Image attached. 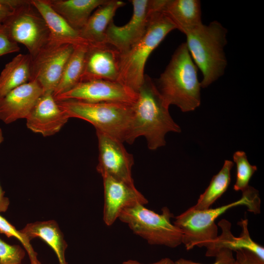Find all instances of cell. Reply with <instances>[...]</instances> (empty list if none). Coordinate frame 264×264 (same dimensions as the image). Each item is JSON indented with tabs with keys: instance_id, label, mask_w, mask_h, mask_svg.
Masks as SVG:
<instances>
[{
	"instance_id": "cell-15",
	"label": "cell",
	"mask_w": 264,
	"mask_h": 264,
	"mask_svg": "<svg viewBox=\"0 0 264 264\" xmlns=\"http://www.w3.org/2000/svg\"><path fill=\"white\" fill-rule=\"evenodd\" d=\"M69 118L58 105L53 93L44 92L26 118V126L46 137L59 132Z\"/></svg>"
},
{
	"instance_id": "cell-22",
	"label": "cell",
	"mask_w": 264,
	"mask_h": 264,
	"mask_svg": "<svg viewBox=\"0 0 264 264\" xmlns=\"http://www.w3.org/2000/svg\"><path fill=\"white\" fill-rule=\"evenodd\" d=\"M20 231L30 241L36 238L42 239L54 251L59 264H67L65 256L67 244L56 221L49 220L29 223Z\"/></svg>"
},
{
	"instance_id": "cell-1",
	"label": "cell",
	"mask_w": 264,
	"mask_h": 264,
	"mask_svg": "<svg viewBox=\"0 0 264 264\" xmlns=\"http://www.w3.org/2000/svg\"><path fill=\"white\" fill-rule=\"evenodd\" d=\"M137 98L132 105L131 130L126 142L132 144L144 136L148 148L155 150L166 144L169 132H180V127L174 121L155 83L147 75L137 91Z\"/></svg>"
},
{
	"instance_id": "cell-26",
	"label": "cell",
	"mask_w": 264,
	"mask_h": 264,
	"mask_svg": "<svg viewBox=\"0 0 264 264\" xmlns=\"http://www.w3.org/2000/svg\"><path fill=\"white\" fill-rule=\"evenodd\" d=\"M233 158L237 168L236 181L233 189L236 191L242 192L248 187L249 182L257 168L249 163L246 154L243 151L236 152Z\"/></svg>"
},
{
	"instance_id": "cell-23",
	"label": "cell",
	"mask_w": 264,
	"mask_h": 264,
	"mask_svg": "<svg viewBox=\"0 0 264 264\" xmlns=\"http://www.w3.org/2000/svg\"><path fill=\"white\" fill-rule=\"evenodd\" d=\"M31 56L19 54L6 64L0 74V99L31 81Z\"/></svg>"
},
{
	"instance_id": "cell-25",
	"label": "cell",
	"mask_w": 264,
	"mask_h": 264,
	"mask_svg": "<svg viewBox=\"0 0 264 264\" xmlns=\"http://www.w3.org/2000/svg\"><path fill=\"white\" fill-rule=\"evenodd\" d=\"M233 162L229 160L224 161L219 172L212 178L209 186L200 195L197 203L192 206L195 209L204 210L211 206L227 190L231 181V170Z\"/></svg>"
},
{
	"instance_id": "cell-30",
	"label": "cell",
	"mask_w": 264,
	"mask_h": 264,
	"mask_svg": "<svg viewBox=\"0 0 264 264\" xmlns=\"http://www.w3.org/2000/svg\"><path fill=\"white\" fill-rule=\"evenodd\" d=\"M26 0H0V25L12 16Z\"/></svg>"
},
{
	"instance_id": "cell-24",
	"label": "cell",
	"mask_w": 264,
	"mask_h": 264,
	"mask_svg": "<svg viewBox=\"0 0 264 264\" xmlns=\"http://www.w3.org/2000/svg\"><path fill=\"white\" fill-rule=\"evenodd\" d=\"M90 45H78L74 46V50L64 68L59 84L53 93L54 97L68 91L81 82L86 53Z\"/></svg>"
},
{
	"instance_id": "cell-29",
	"label": "cell",
	"mask_w": 264,
	"mask_h": 264,
	"mask_svg": "<svg viewBox=\"0 0 264 264\" xmlns=\"http://www.w3.org/2000/svg\"><path fill=\"white\" fill-rule=\"evenodd\" d=\"M20 50L18 44L11 39L4 25H0V57Z\"/></svg>"
},
{
	"instance_id": "cell-33",
	"label": "cell",
	"mask_w": 264,
	"mask_h": 264,
	"mask_svg": "<svg viewBox=\"0 0 264 264\" xmlns=\"http://www.w3.org/2000/svg\"><path fill=\"white\" fill-rule=\"evenodd\" d=\"M4 195V192L0 185V213L6 212L10 204L9 199Z\"/></svg>"
},
{
	"instance_id": "cell-16",
	"label": "cell",
	"mask_w": 264,
	"mask_h": 264,
	"mask_svg": "<svg viewBox=\"0 0 264 264\" xmlns=\"http://www.w3.org/2000/svg\"><path fill=\"white\" fill-rule=\"evenodd\" d=\"M44 91L35 81L13 89L0 99V119L5 124L26 119Z\"/></svg>"
},
{
	"instance_id": "cell-20",
	"label": "cell",
	"mask_w": 264,
	"mask_h": 264,
	"mask_svg": "<svg viewBox=\"0 0 264 264\" xmlns=\"http://www.w3.org/2000/svg\"><path fill=\"white\" fill-rule=\"evenodd\" d=\"M125 4L121 0H108L94 10L85 25L78 31L80 37L92 44L106 43V30L117 9Z\"/></svg>"
},
{
	"instance_id": "cell-18",
	"label": "cell",
	"mask_w": 264,
	"mask_h": 264,
	"mask_svg": "<svg viewBox=\"0 0 264 264\" xmlns=\"http://www.w3.org/2000/svg\"><path fill=\"white\" fill-rule=\"evenodd\" d=\"M45 21L49 31V42L60 44L90 45L81 38L78 31L72 27L66 21L55 12L46 0H30Z\"/></svg>"
},
{
	"instance_id": "cell-31",
	"label": "cell",
	"mask_w": 264,
	"mask_h": 264,
	"mask_svg": "<svg viewBox=\"0 0 264 264\" xmlns=\"http://www.w3.org/2000/svg\"><path fill=\"white\" fill-rule=\"evenodd\" d=\"M235 251L236 258L233 264H264V260L248 249L242 248Z\"/></svg>"
},
{
	"instance_id": "cell-13",
	"label": "cell",
	"mask_w": 264,
	"mask_h": 264,
	"mask_svg": "<svg viewBox=\"0 0 264 264\" xmlns=\"http://www.w3.org/2000/svg\"><path fill=\"white\" fill-rule=\"evenodd\" d=\"M104 186L103 220L112 225L125 209L136 204H147L148 201L135 187L108 175L101 176Z\"/></svg>"
},
{
	"instance_id": "cell-27",
	"label": "cell",
	"mask_w": 264,
	"mask_h": 264,
	"mask_svg": "<svg viewBox=\"0 0 264 264\" xmlns=\"http://www.w3.org/2000/svg\"><path fill=\"white\" fill-rule=\"evenodd\" d=\"M0 233L4 234L8 238L15 237L21 242L28 255L30 264H41L38 259L37 253L34 251L30 243V241L20 230H17L0 215Z\"/></svg>"
},
{
	"instance_id": "cell-10",
	"label": "cell",
	"mask_w": 264,
	"mask_h": 264,
	"mask_svg": "<svg viewBox=\"0 0 264 264\" xmlns=\"http://www.w3.org/2000/svg\"><path fill=\"white\" fill-rule=\"evenodd\" d=\"M157 0H130L133 7L131 19L126 24L116 25L112 21L105 33V43L120 53L126 51L145 33L153 12L158 8Z\"/></svg>"
},
{
	"instance_id": "cell-12",
	"label": "cell",
	"mask_w": 264,
	"mask_h": 264,
	"mask_svg": "<svg viewBox=\"0 0 264 264\" xmlns=\"http://www.w3.org/2000/svg\"><path fill=\"white\" fill-rule=\"evenodd\" d=\"M96 133L99 149L97 171L101 176L108 175L134 185L132 155L127 152L122 141L99 131Z\"/></svg>"
},
{
	"instance_id": "cell-14",
	"label": "cell",
	"mask_w": 264,
	"mask_h": 264,
	"mask_svg": "<svg viewBox=\"0 0 264 264\" xmlns=\"http://www.w3.org/2000/svg\"><path fill=\"white\" fill-rule=\"evenodd\" d=\"M120 55L119 51L108 44H90L86 53L81 82L95 80L117 81Z\"/></svg>"
},
{
	"instance_id": "cell-9",
	"label": "cell",
	"mask_w": 264,
	"mask_h": 264,
	"mask_svg": "<svg viewBox=\"0 0 264 264\" xmlns=\"http://www.w3.org/2000/svg\"><path fill=\"white\" fill-rule=\"evenodd\" d=\"M74 46L49 41L35 57L31 58V81L38 83L44 92L53 93Z\"/></svg>"
},
{
	"instance_id": "cell-19",
	"label": "cell",
	"mask_w": 264,
	"mask_h": 264,
	"mask_svg": "<svg viewBox=\"0 0 264 264\" xmlns=\"http://www.w3.org/2000/svg\"><path fill=\"white\" fill-rule=\"evenodd\" d=\"M160 10L184 34L202 24L198 0H163Z\"/></svg>"
},
{
	"instance_id": "cell-4",
	"label": "cell",
	"mask_w": 264,
	"mask_h": 264,
	"mask_svg": "<svg viewBox=\"0 0 264 264\" xmlns=\"http://www.w3.org/2000/svg\"><path fill=\"white\" fill-rule=\"evenodd\" d=\"M227 29L219 22L203 23L187 32L186 43L195 65L200 70L201 88H205L224 73L227 65L224 48Z\"/></svg>"
},
{
	"instance_id": "cell-34",
	"label": "cell",
	"mask_w": 264,
	"mask_h": 264,
	"mask_svg": "<svg viewBox=\"0 0 264 264\" xmlns=\"http://www.w3.org/2000/svg\"><path fill=\"white\" fill-rule=\"evenodd\" d=\"M122 264H144L137 261L133 260H129L123 262ZM149 264H174V262L169 258H164L159 261Z\"/></svg>"
},
{
	"instance_id": "cell-7",
	"label": "cell",
	"mask_w": 264,
	"mask_h": 264,
	"mask_svg": "<svg viewBox=\"0 0 264 264\" xmlns=\"http://www.w3.org/2000/svg\"><path fill=\"white\" fill-rule=\"evenodd\" d=\"M161 211L159 214L136 204L123 210L118 219L150 244L176 247L182 243L183 233L171 222L174 216L169 209L165 206Z\"/></svg>"
},
{
	"instance_id": "cell-32",
	"label": "cell",
	"mask_w": 264,
	"mask_h": 264,
	"mask_svg": "<svg viewBox=\"0 0 264 264\" xmlns=\"http://www.w3.org/2000/svg\"><path fill=\"white\" fill-rule=\"evenodd\" d=\"M216 260L212 264H233L235 258L233 255V252L228 249H222L215 256ZM174 264H202L194 262L191 260L183 258H180Z\"/></svg>"
},
{
	"instance_id": "cell-8",
	"label": "cell",
	"mask_w": 264,
	"mask_h": 264,
	"mask_svg": "<svg viewBox=\"0 0 264 264\" xmlns=\"http://www.w3.org/2000/svg\"><path fill=\"white\" fill-rule=\"evenodd\" d=\"M2 24L12 40L27 48L31 58L49 42L47 24L30 0H26Z\"/></svg>"
},
{
	"instance_id": "cell-11",
	"label": "cell",
	"mask_w": 264,
	"mask_h": 264,
	"mask_svg": "<svg viewBox=\"0 0 264 264\" xmlns=\"http://www.w3.org/2000/svg\"><path fill=\"white\" fill-rule=\"evenodd\" d=\"M137 92L118 81L95 80L81 82L68 91L54 97L56 101L119 102L133 104Z\"/></svg>"
},
{
	"instance_id": "cell-28",
	"label": "cell",
	"mask_w": 264,
	"mask_h": 264,
	"mask_svg": "<svg viewBox=\"0 0 264 264\" xmlns=\"http://www.w3.org/2000/svg\"><path fill=\"white\" fill-rule=\"evenodd\" d=\"M25 252L18 245H10L0 239V264H22Z\"/></svg>"
},
{
	"instance_id": "cell-3",
	"label": "cell",
	"mask_w": 264,
	"mask_h": 264,
	"mask_svg": "<svg viewBox=\"0 0 264 264\" xmlns=\"http://www.w3.org/2000/svg\"><path fill=\"white\" fill-rule=\"evenodd\" d=\"M260 203L258 191L249 185L242 191L240 199L214 209L198 210L192 206L177 216L173 224L182 232V243L187 250L195 246L206 247L218 237L215 221L220 216L239 205H245L248 211L258 214L260 213Z\"/></svg>"
},
{
	"instance_id": "cell-17",
	"label": "cell",
	"mask_w": 264,
	"mask_h": 264,
	"mask_svg": "<svg viewBox=\"0 0 264 264\" xmlns=\"http://www.w3.org/2000/svg\"><path fill=\"white\" fill-rule=\"evenodd\" d=\"M238 224L242 230L240 236L236 237L231 233L230 222L225 219L221 220L218 223L221 229V234L206 247L205 255L215 257L222 249L235 251L244 248L251 251L264 260V248L251 239L248 230V220H242Z\"/></svg>"
},
{
	"instance_id": "cell-2",
	"label": "cell",
	"mask_w": 264,
	"mask_h": 264,
	"mask_svg": "<svg viewBox=\"0 0 264 264\" xmlns=\"http://www.w3.org/2000/svg\"><path fill=\"white\" fill-rule=\"evenodd\" d=\"M197 68L186 43H182L154 82L167 106L176 105L182 112L193 111L200 106L201 86Z\"/></svg>"
},
{
	"instance_id": "cell-5",
	"label": "cell",
	"mask_w": 264,
	"mask_h": 264,
	"mask_svg": "<svg viewBox=\"0 0 264 264\" xmlns=\"http://www.w3.org/2000/svg\"><path fill=\"white\" fill-rule=\"evenodd\" d=\"M176 28L174 23L160 9L154 10L143 37L120 53L117 81L137 92L144 81L145 66L150 54Z\"/></svg>"
},
{
	"instance_id": "cell-35",
	"label": "cell",
	"mask_w": 264,
	"mask_h": 264,
	"mask_svg": "<svg viewBox=\"0 0 264 264\" xmlns=\"http://www.w3.org/2000/svg\"><path fill=\"white\" fill-rule=\"evenodd\" d=\"M3 141V137L2 135V132L1 129L0 128V144H1Z\"/></svg>"
},
{
	"instance_id": "cell-21",
	"label": "cell",
	"mask_w": 264,
	"mask_h": 264,
	"mask_svg": "<svg viewBox=\"0 0 264 264\" xmlns=\"http://www.w3.org/2000/svg\"><path fill=\"white\" fill-rule=\"evenodd\" d=\"M74 29L80 30L94 10L108 0H46Z\"/></svg>"
},
{
	"instance_id": "cell-6",
	"label": "cell",
	"mask_w": 264,
	"mask_h": 264,
	"mask_svg": "<svg viewBox=\"0 0 264 264\" xmlns=\"http://www.w3.org/2000/svg\"><path fill=\"white\" fill-rule=\"evenodd\" d=\"M70 118L91 124L102 132L122 142H126L132 118V105L119 102H87L76 100L56 101Z\"/></svg>"
}]
</instances>
